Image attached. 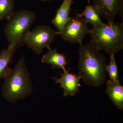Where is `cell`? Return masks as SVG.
Here are the masks:
<instances>
[{
  "label": "cell",
  "mask_w": 123,
  "mask_h": 123,
  "mask_svg": "<svg viewBox=\"0 0 123 123\" xmlns=\"http://www.w3.org/2000/svg\"><path fill=\"white\" fill-rule=\"evenodd\" d=\"M78 53V75L87 85L100 87L106 79L105 57L89 43L81 45Z\"/></svg>",
  "instance_id": "6da1fadb"
},
{
  "label": "cell",
  "mask_w": 123,
  "mask_h": 123,
  "mask_svg": "<svg viewBox=\"0 0 123 123\" xmlns=\"http://www.w3.org/2000/svg\"><path fill=\"white\" fill-rule=\"evenodd\" d=\"M90 44L109 55L114 54L123 48V23L114 22L93 26L90 29Z\"/></svg>",
  "instance_id": "7a4b0ae2"
},
{
  "label": "cell",
  "mask_w": 123,
  "mask_h": 123,
  "mask_svg": "<svg viewBox=\"0 0 123 123\" xmlns=\"http://www.w3.org/2000/svg\"><path fill=\"white\" fill-rule=\"evenodd\" d=\"M4 79L2 94L8 101L14 102L22 99L30 93V80L24 57L18 61L13 68L11 69Z\"/></svg>",
  "instance_id": "3957f363"
},
{
  "label": "cell",
  "mask_w": 123,
  "mask_h": 123,
  "mask_svg": "<svg viewBox=\"0 0 123 123\" xmlns=\"http://www.w3.org/2000/svg\"><path fill=\"white\" fill-rule=\"evenodd\" d=\"M36 19L37 15L33 11L27 10L14 11L4 29L8 47L17 48L24 42L29 29Z\"/></svg>",
  "instance_id": "277c9868"
},
{
  "label": "cell",
  "mask_w": 123,
  "mask_h": 123,
  "mask_svg": "<svg viewBox=\"0 0 123 123\" xmlns=\"http://www.w3.org/2000/svg\"><path fill=\"white\" fill-rule=\"evenodd\" d=\"M60 32L48 26L39 25L29 31L24 42L37 54H40L45 48L50 47Z\"/></svg>",
  "instance_id": "5b68a950"
},
{
  "label": "cell",
  "mask_w": 123,
  "mask_h": 123,
  "mask_svg": "<svg viewBox=\"0 0 123 123\" xmlns=\"http://www.w3.org/2000/svg\"><path fill=\"white\" fill-rule=\"evenodd\" d=\"M88 24L84 18L76 15L70 18L59 34L63 40L81 46L84 37L89 33Z\"/></svg>",
  "instance_id": "8992f818"
},
{
  "label": "cell",
  "mask_w": 123,
  "mask_h": 123,
  "mask_svg": "<svg viewBox=\"0 0 123 123\" xmlns=\"http://www.w3.org/2000/svg\"><path fill=\"white\" fill-rule=\"evenodd\" d=\"M93 6L108 23L114 22L116 15L123 16V0H93Z\"/></svg>",
  "instance_id": "52a82bcc"
},
{
  "label": "cell",
  "mask_w": 123,
  "mask_h": 123,
  "mask_svg": "<svg viewBox=\"0 0 123 123\" xmlns=\"http://www.w3.org/2000/svg\"><path fill=\"white\" fill-rule=\"evenodd\" d=\"M69 70H63L60 78H54L56 84H60L61 87L64 89V97L68 95L75 97L79 90V87L81 86L79 81L81 79L80 76L72 73H69Z\"/></svg>",
  "instance_id": "ba28073f"
},
{
  "label": "cell",
  "mask_w": 123,
  "mask_h": 123,
  "mask_svg": "<svg viewBox=\"0 0 123 123\" xmlns=\"http://www.w3.org/2000/svg\"><path fill=\"white\" fill-rule=\"evenodd\" d=\"M73 0H63L60 7L57 10L56 14L52 22L60 32L64 27L70 19L69 13Z\"/></svg>",
  "instance_id": "9c48e42d"
},
{
  "label": "cell",
  "mask_w": 123,
  "mask_h": 123,
  "mask_svg": "<svg viewBox=\"0 0 123 123\" xmlns=\"http://www.w3.org/2000/svg\"><path fill=\"white\" fill-rule=\"evenodd\" d=\"M106 92L110 99L117 109L123 108V86L120 81H115L109 80L107 82Z\"/></svg>",
  "instance_id": "30bf717a"
},
{
  "label": "cell",
  "mask_w": 123,
  "mask_h": 123,
  "mask_svg": "<svg viewBox=\"0 0 123 123\" xmlns=\"http://www.w3.org/2000/svg\"><path fill=\"white\" fill-rule=\"evenodd\" d=\"M47 48L48 52L42 57V63L51 65L52 68L62 69L63 71L66 69L65 66L68 62L64 54L58 53L56 49H52L50 47Z\"/></svg>",
  "instance_id": "8fae6325"
},
{
  "label": "cell",
  "mask_w": 123,
  "mask_h": 123,
  "mask_svg": "<svg viewBox=\"0 0 123 123\" xmlns=\"http://www.w3.org/2000/svg\"><path fill=\"white\" fill-rule=\"evenodd\" d=\"M16 49L8 47L0 52V79H4L10 71L9 65L12 62Z\"/></svg>",
  "instance_id": "7c38bea8"
},
{
  "label": "cell",
  "mask_w": 123,
  "mask_h": 123,
  "mask_svg": "<svg viewBox=\"0 0 123 123\" xmlns=\"http://www.w3.org/2000/svg\"><path fill=\"white\" fill-rule=\"evenodd\" d=\"M76 14L82 17H84L86 22L92 24L93 26L102 25L105 24L101 20L100 15L96 9L90 5L89 0H88V5L86 6L83 12Z\"/></svg>",
  "instance_id": "4fadbf2b"
},
{
  "label": "cell",
  "mask_w": 123,
  "mask_h": 123,
  "mask_svg": "<svg viewBox=\"0 0 123 123\" xmlns=\"http://www.w3.org/2000/svg\"><path fill=\"white\" fill-rule=\"evenodd\" d=\"M14 0H0V21L9 18L14 11Z\"/></svg>",
  "instance_id": "5bb4252c"
},
{
  "label": "cell",
  "mask_w": 123,
  "mask_h": 123,
  "mask_svg": "<svg viewBox=\"0 0 123 123\" xmlns=\"http://www.w3.org/2000/svg\"><path fill=\"white\" fill-rule=\"evenodd\" d=\"M106 71L108 73L111 80L115 81H119L118 79V68L115 59L114 54L111 55L110 63L106 66Z\"/></svg>",
  "instance_id": "9a60e30c"
},
{
  "label": "cell",
  "mask_w": 123,
  "mask_h": 123,
  "mask_svg": "<svg viewBox=\"0 0 123 123\" xmlns=\"http://www.w3.org/2000/svg\"><path fill=\"white\" fill-rule=\"evenodd\" d=\"M41 0L42 1H44V2H45V1H51V0Z\"/></svg>",
  "instance_id": "2e32d148"
}]
</instances>
